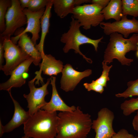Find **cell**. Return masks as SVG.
I'll list each match as a JSON object with an SVG mask.
<instances>
[{"instance_id":"6da1fadb","label":"cell","mask_w":138,"mask_h":138,"mask_svg":"<svg viewBox=\"0 0 138 138\" xmlns=\"http://www.w3.org/2000/svg\"><path fill=\"white\" fill-rule=\"evenodd\" d=\"M91 117L79 106L73 111L59 113L55 138H86L91 128Z\"/></svg>"},{"instance_id":"7a4b0ae2","label":"cell","mask_w":138,"mask_h":138,"mask_svg":"<svg viewBox=\"0 0 138 138\" xmlns=\"http://www.w3.org/2000/svg\"><path fill=\"white\" fill-rule=\"evenodd\" d=\"M57 114L40 109L24 124L25 135L33 138H55L57 133Z\"/></svg>"},{"instance_id":"3957f363","label":"cell","mask_w":138,"mask_h":138,"mask_svg":"<svg viewBox=\"0 0 138 138\" xmlns=\"http://www.w3.org/2000/svg\"><path fill=\"white\" fill-rule=\"evenodd\" d=\"M138 47V34H134L129 38L126 39L118 32L113 33L110 35L103 62L107 64L116 59L122 65L129 66L133 60L126 58L125 55L130 51L137 50Z\"/></svg>"},{"instance_id":"277c9868","label":"cell","mask_w":138,"mask_h":138,"mask_svg":"<svg viewBox=\"0 0 138 138\" xmlns=\"http://www.w3.org/2000/svg\"><path fill=\"white\" fill-rule=\"evenodd\" d=\"M71 19L69 30L62 34L60 38L61 42L65 44L63 50L64 53H67L70 50L73 49L75 53L79 54L88 62L92 63V60L87 57L80 51L79 47L84 44H90L94 46L95 50L97 51L98 44L101 42L103 37L96 40L87 37L80 32V28L81 26L78 21L72 16Z\"/></svg>"},{"instance_id":"5b68a950","label":"cell","mask_w":138,"mask_h":138,"mask_svg":"<svg viewBox=\"0 0 138 138\" xmlns=\"http://www.w3.org/2000/svg\"><path fill=\"white\" fill-rule=\"evenodd\" d=\"M103 8L96 4H84L75 7L72 16L77 20L84 29L96 27L104 19L101 12Z\"/></svg>"},{"instance_id":"8992f818","label":"cell","mask_w":138,"mask_h":138,"mask_svg":"<svg viewBox=\"0 0 138 138\" xmlns=\"http://www.w3.org/2000/svg\"><path fill=\"white\" fill-rule=\"evenodd\" d=\"M0 38L2 41L6 61V63L1 70L6 75H10L18 66L30 57L18 45L14 43L10 37L0 36Z\"/></svg>"},{"instance_id":"52a82bcc","label":"cell","mask_w":138,"mask_h":138,"mask_svg":"<svg viewBox=\"0 0 138 138\" xmlns=\"http://www.w3.org/2000/svg\"><path fill=\"white\" fill-rule=\"evenodd\" d=\"M6 28L0 36L10 37L17 29L27 24V17L21 8L19 0H12L5 16Z\"/></svg>"},{"instance_id":"ba28073f","label":"cell","mask_w":138,"mask_h":138,"mask_svg":"<svg viewBox=\"0 0 138 138\" xmlns=\"http://www.w3.org/2000/svg\"><path fill=\"white\" fill-rule=\"evenodd\" d=\"M114 117L113 112L108 108L100 110L97 118L92 121L91 128L96 133L95 138H112L116 133L112 126Z\"/></svg>"},{"instance_id":"9c48e42d","label":"cell","mask_w":138,"mask_h":138,"mask_svg":"<svg viewBox=\"0 0 138 138\" xmlns=\"http://www.w3.org/2000/svg\"><path fill=\"white\" fill-rule=\"evenodd\" d=\"M37 78L35 77L28 82L30 93L28 95H23L27 101V107L31 116L47 103L45 101V97L49 94L47 87L50 81V79H48L46 83L39 88L36 87L34 85V81Z\"/></svg>"},{"instance_id":"30bf717a","label":"cell","mask_w":138,"mask_h":138,"mask_svg":"<svg viewBox=\"0 0 138 138\" xmlns=\"http://www.w3.org/2000/svg\"><path fill=\"white\" fill-rule=\"evenodd\" d=\"M127 16L123 15L120 20L112 23L103 21L100 24V26L107 35L117 32L126 38L131 33L138 34V20L135 17L128 19Z\"/></svg>"},{"instance_id":"8fae6325","label":"cell","mask_w":138,"mask_h":138,"mask_svg":"<svg viewBox=\"0 0 138 138\" xmlns=\"http://www.w3.org/2000/svg\"><path fill=\"white\" fill-rule=\"evenodd\" d=\"M45 9L43 8L37 12H32L27 8L23 10L24 13L26 15L27 19V26L24 30L15 37H12L11 39L14 44H16L18 37L21 35L30 33L32 35L31 40L36 45L37 41L39 38V33L41 30L40 20Z\"/></svg>"},{"instance_id":"7c38bea8","label":"cell","mask_w":138,"mask_h":138,"mask_svg":"<svg viewBox=\"0 0 138 138\" xmlns=\"http://www.w3.org/2000/svg\"><path fill=\"white\" fill-rule=\"evenodd\" d=\"M34 60L31 57L26 60L18 66L12 72L9 79L0 84V90H11L13 87H20L24 84L28 77V72Z\"/></svg>"},{"instance_id":"4fadbf2b","label":"cell","mask_w":138,"mask_h":138,"mask_svg":"<svg viewBox=\"0 0 138 138\" xmlns=\"http://www.w3.org/2000/svg\"><path fill=\"white\" fill-rule=\"evenodd\" d=\"M92 70L87 69L83 72L74 70L72 65L67 64L64 66L60 81L61 88L66 92L73 90L83 78L92 74Z\"/></svg>"},{"instance_id":"5bb4252c","label":"cell","mask_w":138,"mask_h":138,"mask_svg":"<svg viewBox=\"0 0 138 138\" xmlns=\"http://www.w3.org/2000/svg\"><path fill=\"white\" fill-rule=\"evenodd\" d=\"M50 79L52 87L51 98L50 101L47 102L40 109L50 112L56 111L66 112L74 111L76 107L74 106H69L67 105L59 96L56 87L55 77L51 76Z\"/></svg>"},{"instance_id":"9a60e30c","label":"cell","mask_w":138,"mask_h":138,"mask_svg":"<svg viewBox=\"0 0 138 138\" xmlns=\"http://www.w3.org/2000/svg\"><path fill=\"white\" fill-rule=\"evenodd\" d=\"M10 91L8 92L14 104V111L11 120L3 126L4 133L11 132L22 124H24L31 117L29 111H25L14 99Z\"/></svg>"},{"instance_id":"2e32d148","label":"cell","mask_w":138,"mask_h":138,"mask_svg":"<svg viewBox=\"0 0 138 138\" xmlns=\"http://www.w3.org/2000/svg\"><path fill=\"white\" fill-rule=\"evenodd\" d=\"M42 61L39 65L40 70L35 73L36 75L41 77V73L50 76L57 75L62 72L63 68V63L60 60H56L51 54H45L42 56Z\"/></svg>"},{"instance_id":"e0dca14e","label":"cell","mask_w":138,"mask_h":138,"mask_svg":"<svg viewBox=\"0 0 138 138\" xmlns=\"http://www.w3.org/2000/svg\"><path fill=\"white\" fill-rule=\"evenodd\" d=\"M54 12L61 18L72 14L75 7L84 3H91L89 0H52Z\"/></svg>"},{"instance_id":"ac0fdd59","label":"cell","mask_w":138,"mask_h":138,"mask_svg":"<svg viewBox=\"0 0 138 138\" xmlns=\"http://www.w3.org/2000/svg\"><path fill=\"white\" fill-rule=\"evenodd\" d=\"M17 40L18 45L34 60L33 64L36 66L39 65L42 59V54L36 49L30 37L25 33L19 36Z\"/></svg>"},{"instance_id":"d6986e66","label":"cell","mask_w":138,"mask_h":138,"mask_svg":"<svg viewBox=\"0 0 138 138\" xmlns=\"http://www.w3.org/2000/svg\"><path fill=\"white\" fill-rule=\"evenodd\" d=\"M52 6V0H50L45 7L44 12L40 20L41 31L40 41L35 46L41 54L42 56L45 54L43 49L45 37L49 32L50 20L51 16V10Z\"/></svg>"},{"instance_id":"ffe728a7","label":"cell","mask_w":138,"mask_h":138,"mask_svg":"<svg viewBox=\"0 0 138 138\" xmlns=\"http://www.w3.org/2000/svg\"><path fill=\"white\" fill-rule=\"evenodd\" d=\"M122 12V0H111L101 13L106 20L113 19L116 21H119L121 20L123 15Z\"/></svg>"},{"instance_id":"44dd1931","label":"cell","mask_w":138,"mask_h":138,"mask_svg":"<svg viewBox=\"0 0 138 138\" xmlns=\"http://www.w3.org/2000/svg\"><path fill=\"white\" fill-rule=\"evenodd\" d=\"M123 15H129L133 17H138L137 0H122Z\"/></svg>"},{"instance_id":"7402d4cb","label":"cell","mask_w":138,"mask_h":138,"mask_svg":"<svg viewBox=\"0 0 138 138\" xmlns=\"http://www.w3.org/2000/svg\"><path fill=\"white\" fill-rule=\"evenodd\" d=\"M120 108L123 114L128 116L138 110V97L126 100L120 105Z\"/></svg>"},{"instance_id":"603a6c76","label":"cell","mask_w":138,"mask_h":138,"mask_svg":"<svg viewBox=\"0 0 138 138\" xmlns=\"http://www.w3.org/2000/svg\"><path fill=\"white\" fill-rule=\"evenodd\" d=\"M127 85L128 88L126 90L122 93L116 94V97L125 98L134 96H138V79L129 82Z\"/></svg>"},{"instance_id":"cb8c5ba5","label":"cell","mask_w":138,"mask_h":138,"mask_svg":"<svg viewBox=\"0 0 138 138\" xmlns=\"http://www.w3.org/2000/svg\"><path fill=\"white\" fill-rule=\"evenodd\" d=\"M11 4V0H0V32L3 33L6 28L5 16L8 8Z\"/></svg>"},{"instance_id":"d4e9b609","label":"cell","mask_w":138,"mask_h":138,"mask_svg":"<svg viewBox=\"0 0 138 138\" xmlns=\"http://www.w3.org/2000/svg\"><path fill=\"white\" fill-rule=\"evenodd\" d=\"M103 70L102 74L100 77L94 80L96 83L100 85L103 87H106L107 82L110 80L109 77V73L110 70L112 65L108 66L105 63H102Z\"/></svg>"},{"instance_id":"484cf974","label":"cell","mask_w":138,"mask_h":138,"mask_svg":"<svg viewBox=\"0 0 138 138\" xmlns=\"http://www.w3.org/2000/svg\"><path fill=\"white\" fill-rule=\"evenodd\" d=\"M50 0H30L27 8L32 12H37L45 8Z\"/></svg>"},{"instance_id":"4316f807","label":"cell","mask_w":138,"mask_h":138,"mask_svg":"<svg viewBox=\"0 0 138 138\" xmlns=\"http://www.w3.org/2000/svg\"><path fill=\"white\" fill-rule=\"evenodd\" d=\"M84 86L85 88L89 91L93 90L101 94L104 90V87L103 86L96 83L94 80L90 83H84Z\"/></svg>"},{"instance_id":"83f0119b","label":"cell","mask_w":138,"mask_h":138,"mask_svg":"<svg viewBox=\"0 0 138 138\" xmlns=\"http://www.w3.org/2000/svg\"><path fill=\"white\" fill-rule=\"evenodd\" d=\"M133 135L130 134L126 129L120 130L112 137V138H135Z\"/></svg>"},{"instance_id":"f1b7e54d","label":"cell","mask_w":138,"mask_h":138,"mask_svg":"<svg viewBox=\"0 0 138 138\" xmlns=\"http://www.w3.org/2000/svg\"><path fill=\"white\" fill-rule=\"evenodd\" d=\"M4 50L3 45L2 41L0 38V69L1 70L4 62Z\"/></svg>"},{"instance_id":"f546056e","label":"cell","mask_w":138,"mask_h":138,"mask_svg":"<svg viewBox=\"0 0 138 138\" xmlns=\"http://www.w3.org/2000/svg\"><path fill=\"white\" fill-rule=\"evenodd\" d=\"M110 1V0H92L91 3L98 5L103 8L108 5Z\"/></svg>"},{"instance_id":"4dcf8cb0","label":"cell","mask_w":138,"mask_h":138,"mask_svg":"<svg viewBox=\"0 0 138 138\" xmlns=\"http://www.w3.org/2000/svg\"><path fill=\"white\" fill-rule=\"evenodd\" d=\"M132 124L134 129L138 133V110L133 120Z\"/></svg>"},{"instance_id":"1f68e13d","label":"cell","mask_w":138,"mask_h":138,"mask_svg":"<svg viewBox=\"0 0 138 138\" xmlns=\"http://www.w3.org/2000/svg\"><path fill=\"white\" fill-rule=\"evenodd\" d=\"M19 1L21 7L23 10L28 8L30 0H20Z\"/></svg>"},{"instance_id":"d6a6232c","label":"cell","mask_w":138,"mask_h":138,"mask_svg":"<svg viewBox=\"0 0 138 138\" xmlns=\"http://www.w3.org/2000/svg\"><path fill=\"white\" fill-rule=\"evenodd\" d=\"M3 126L2 123L1 121L0 120V136L1 137L4 133L3 132Z\"/></svg>"},{"instance_id":"836d02e7","label":"cell","mask_w":138,"mask_h":138,"mask_svg":"<svg viewBox=\"0 0 138 138\" xmlns=\"http://www.w3.org/2000/svg\"><path fill=\"white\" fill-rule=\"evenodd\" d=\"M22 138H30L29 137L25 135L24 136H23Z\"/></svg>"},{"instance_id":"e575fe53","label":"cell","mask_w":138,"mask_h":138,"mask_svg":"<svg viewBox=\"0 0 138 138\" xmlns=\"http://www.w3.org/2000/svg\"><path fill=\"white\" fill-rule=\"evenodd\" d=\"M136 55L138 57V50H137L136 53Z\"/></svg>"},{"instance_id":"d590c367","label":"cell","mask_w":138,"mask_h":138,"mask_svg":"<svg viewBox=\"0 0 138 138\" xmlns=\"http://www.w3.org/2000/svg\"><path fill=\"white\" fill-rule=\"evenodd\" d=\"M136 138H138V136L137 137H136Z\"/></svg>"},{"instance_id":"8d00e7d4","label":"cell","mask_w":138,"mask_h":138,"mask_svg":"<svg viewBox=\"0 0 138 138\" xmlns=\"http://www.w3.org/2000/svg\"></svg>"},{"instance_id":"74e56055","label":"cell","mask_w":138,"mask_h":138,"mask_svg":"<svg viewBox=\"0 0 138 138\" xmlns=\"http://www.w3.org/2000/svg\"><path fill=\"white\" fill-rule=\"evenodd\" d=\"M137 1H138V0Z\"/></svg>"},{"instance_id":"f35d334b","label":"cell","mask_w":138,"mask_h":138,"mask_svg":"<svg viewBox=\"0 0 138 138\" xmlns=\"http://www.w3.org/2000/svg\"><path fill=\"white\" fill-rule=\"evenodd\" d=\"M135 138H136V137H135Z\"/></svg>"}]
</instances>
